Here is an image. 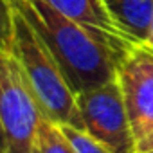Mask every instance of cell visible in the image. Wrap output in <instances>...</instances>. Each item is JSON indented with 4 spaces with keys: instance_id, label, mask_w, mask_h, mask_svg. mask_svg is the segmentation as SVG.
Returning <instances> with one entry per match:
<instances>
[{
    "instance_id": "5b68a950",
    "label": "cell",
    "mask_w": 153,
    "mask_h": 153,
    "mask_svg": "<svg viewBox=\"0 0 153 153\" xmlns=\"http://www.w3.org/2000/svg\"><path fill=\"white\" fill-rule=\"evenodd\" d=\"M78 108L83 130L112 153H139L117 76L97 88L78 94Z\"/></svg>"
},
{
    "instance_id": "8fae6325",
    "label": "cell",
    "mask_w": 153,
    "mask_h": 153,
    "mask_svg": "<svg viewBox=\"0 0 153 153\" xmlns=\"http://www.w3.org/2000/svg\"><path fill=\"white\" fill-rule=\"evenodd\" d=\"M0 153H6V142H4V135H2V128H0Z\"/></svg>"
},
{
    "instance_id": "5bb4252c",
    "label": "cell",
    "mask_w": 153,
    "mask_h": 153,
    "mask_svg": "<svg viewBox=\"0 0 153 153\" xmlns=\"http://www.w3.org/2000/svg\"><path fill=\"white\" fill-rule=\"evenodd\" d=\"M151 153H153V151H151Z\"/></svg>"
},
{
    "instance_id": "8992f818",
    "label": "cell",
    "mask_w": 153,
    "mask_h": 153,
    "mask_svg": "<svg viewBox=\"0 0 153 153\" xmlns=\"http://www.w3.org/2000/svg\"><path fill=\"white\" fill-rule=\"evenodd\" d=\"M47 2L65 16L97 34L121 56H124L133 45L139 43L119 25L106 0H47Z\"/></svg>"
},
{
    "instance_id": "52a82bcc",
    "label": "cell",
    "mask_w": 153,
    "mask_h": 153,
    "mask_svg": "<svg viewBox=\"0 0 153 153\" xmlns=\"http://www.w3.org/2000/svg\"><path fill=\"white\" fill-rule=\"evenodd\" d=\"M119 25L137 42H146L153 25V0H106Z\"/></svg>"
},
{
    "instance_id": "4fadbf2b",
    "label": "cell",
    "mask_w": 153,
    "mask_h": 153,
    "mask_svg": "<svg viewBox=\"0 0 153 153\" xmlns=\"http://www.w3.org/2000/svg\"><path fill=\"white\" fill-rule=\"evenodd\" d=\"M151 151H153V149H151ZM151 151H149V153H151Z\"/></svg>"
},
{
    "instance_id": "7c38bea8",
    "label": "cell",
    "mask_w": 153,
    "mask_h": 153,
    "mask_svg": "<svg viewBox=\"0 0 153 153\" xmlns=\"http://www.w3.org/2000/svg\"><path fill=\"white\" fill-rule=\"evenodd\" d=\"M146 43H149V45L153 47V25H151V31H149V34H148V40H146Z\"/></svg>"
},
{
    "instance_id": "6da1fadb",
    "label": "cell",
    "mask_w": 153,
    "mask_h": 153,
    "mask_svg": "<svg viewBox=\"0 0 153 153\" xmlns=\"http://www.w3.org/2000/svg\"><path fill=\"white\" fill-rule=\"evenodd\" d=\"M9 4L47 43L76 94L115 79L123 56L97 34L65 16L47 0H9Z\"/></svg>"
},
{
    "instance_id": "ba28073f",
    "label": "cell",
    "mask_w": 153,
    "mask_h": 153,
    "mask_svg": "<svg viewBox=\"0 0 153 153\" xmlns=\"http://www.w3.org/2000/svg\"><path fill=\"white\" fill-rule=\"evenodd\" d=\"M36 153H74L59 124L49 117H43L40 124L36 139Z\"/></svg>"
},
{
    "instance_id": "9c48e42d",
    "label": "cell",
    "mask_w": 153,
    "mask_h": 153,
    "mask_svg": "<svg viewBox=\"0 0 153 153\" xmlns=\"http://www.w3.org/2000/svg\"><path fill=\"white\" fill-rule=\"evenodd\" d=\"M63 135L70 142L74 153H112L106 146H103L99 140H96L87 130L76 128L70 124H59Z\"/></svg>"
},
{
    "instance_id": "30bf717a",
    "label": "cell",
    "mask_w": 153,
    "mask_h": 153,
    "mask_svg": "<svg viewBox=\"0 0 153 153\" xmlns=\"http://www.w3.org/2000/svg\"><path fill=\"white\" fill-rule=\"evenodd\" d=\"M13 24H15L13 6L9 4V0H0V49L11 47Z\"/></svg>"
},
{
    "instance_id": "7a4b0ae2",
    "label": "cell",
    "mask_w": 153,
    "mask_h": 153,
    "mask_svg": "<svg viewBox=\"0 0 153 153\" xmlns=\"http://www.w3.org/2000/svg\"><path fill=\"white\" fill-rule=\"evenodd\" d=\"M11 51L22 65L43 114L58 124H70L83 130L78 94L70 87L47 43L18 11H15Z\"/></svg>"
},
{
    "instance_id": "3957f363",
    "label": "cell",
    "mask_w": 153,
    "mask_h": 153,
    "mask_svg": "<svg viewBox=\"0 0 153 153\" xmlns=\"http://www.w3.org/2000/svg\"><path fill=\"white\" fill-rule=\"evenodd\" d=\"M43 117L47 115L11 47L0 49V128L6 153H36Z\"/></svg>"
},
{
    "instance_id": "277c9868",
    "label": "cell",
    "mask_w": 153,
    "mask_h": 153,
    "mask_svg": "<svg viewBox=\"0 0 153 153\" xmlns=\"http://www.w3.org/2000/svg\"><path fill=\"white\" fill-rule=\"evenodd\" d=\"M117 81L139 153L153 149V47L133 45L117 65Z\"/></svg>"
}]
</instances>
